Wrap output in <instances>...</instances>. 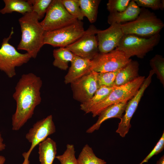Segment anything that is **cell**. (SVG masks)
<instances>
[{
	"mask_svg": "<svg viewBox=\"0 0 164 164\" xmlns=\"http://www.w3.org/2000/svg\"><path fill=\"white\" fill-rule=\"evenodd\" d=\"M150 65L152 70L164 86V58L159 54L155 55L150 60Z\"/></svg>",
	"mask_w": 164,
	"mask_h": 164,
	"instance_id": "cell-25",
	"label": "cell"
},
{
	"mask_svg": "<svg viewBox=\"0 0 164 164\" xmlns=\"http://www.w3.org/2000/svg\"><path fill=\"white\" fill-rule=\"evenodd\" d=\"M66 147L64 153L62 155L56 156V158L59 161L61 164H78L77 159L75 155L74 145L68 144Z\"/></svg>",
	"mask_w": 164,
	"mask_h": 164,
	"instance_id": "cell-28",
	"label": "cell"
},
{
	"mask_svg": "<svg viewBox=\"0 0 164 164\" xmlns=\"http://www.w3.org/2000/svg\"><path fill=\"white\" fill-rule=\"evenodd\" d=\"M98 30L94 25H90L80 38L66 47L75 55L93 60L99 53L95 36Z\"/></svg>",
	"mask_w": 164,
	"mask_h": 164,
	"instance_id": "cell-9",
	"label": "cell"
},
{
	"mask_svg": "<svg viewBox=\"0 0 164 164\" xmlns=\"http://www.w3.org/2000/svg\"><path fill=\"white\" fill-rule=\"evenodd\" d=\"M53 0H29L32 5V12L37 15L39 20L42 19L46 14Z\"/></svg>",
	"mask_w": 164,
	"mask_h": 164,
	"instance_id": "cell-27",
	"label": "cell"
},
{
	"mask_svg": "<svg viewBox=\"0 0 164 164\" xmlns=\"http://www.w3.org/2000/svg\"><path fill=\"white\" fill-rule=\"evenodd\" d=\"M160 39V34L148 38L124 34L115 49L123 52L129 59L135 56L142 59L158 44Z\"/></svg>",
	"mask_w": 164,
	"mask_h": 164,
	"instance_id": "cell-4",
	"label": "cell"
},
{
	"mask_svg": "<svg viewBox=\"0 0 164 164\" xmlns=\"http://www.w3.org/2000/svg\"><path fill=\"white\" fill-rule=\"evenodd\" d=\"M6 148V145L4 142L2 135L0 132V151L4 150Z\"/></svg>",
	"mask_w": 164,
	"mask_h": 164,
	"instance_id": "cell-33",
	"label": "cell"
},
{
	"mask_svg": "<svg viewBox=\"0 0 164 164\" xmlns=\"http://www.w3.org/2000/svg\"><path fill=\"white\" fill-rule=\"evenodd\" d=\"M120 69L112 72H97V80L98 88L101 86L114 87L116 76Z\"/></svg>",
	"mask_w": 164,
	"mask_h": 164,
	"instance_id": "cell-29",
	"label": "cell"
},
{
	"mask_svg": "<svg viewBox=\"0 0 164 164\" xmlns=\"http://www.w3.org/2000/svg\"><path fill=\"white\" fill-rule=\"evenodd\" d=\"M164 148V132H163L162 136L156 145L150 153L139 164H143L144 163L148 162V160L154 155H157L161 152L163 149Z\"/></svg>",
	"mask_w": 164,
	"mask_h": 164,
	"instance_id": "cell-32",
	"label": "cell"
},
{
	"mask_svg": "<svg viewBox=\"0 0 164 164\" xmlns=\"http://www.w3.org/2000/svg\"><path fill=\"white\" fill-rule=\"evenodd\" d=\"M22 155L24 158V161L22 164H29V156L27 155L26 152L22 153Z\"/></svg>",
	"mask_w": 164,
	"mask_h": 164,
	"instance_id": "cell-34",
	"label": "cell"
},
{
	"mask_svg": "<svg viewBox=\"0 0 164 164\" xmlns=\"http://www.w3.org/2000/svg\"><path fill=\"white\" fill-rule=\"evenodd\" d=\"M85 30L81 21L74 23L53 31L45 32L44 44L53 47H66L74 43L84 34Z\"/></svg>",
	"mask_w": 164,
	"mask_h": 164,
	"instance_id": "cell-7",
	"label": "cell"
},
{
	"mask_svg": "<svg viewBox=\"0 0 164 164\" xmlns=\"http://www.w3.org/2000/svg\"><path fill=\"white\" fill-rule=\"evenodd\" d=\"M115 87H100L91 98L86 102L81 104L80 109L86 113H90L91 109L107 97Z\"/></svg>",
	"mask_w": 164,
	"mask_h": 164,
	"instance_id": "cell-22",
	"label": "cell"
},
{
	"mask_svg": "<svg viewBox=\"0 0 164 164\" xmlns=\"http://www.w3.org/2000/svg\"><path fill=\"white\" fill-rule=\"evenodd\" d=\"M56 131L52 115L37 121L26 135V139L31 144L29 150L26 152V154L29 156L35 147Z\"/></svg>",
	"mask_w": 164,
	"mask_h": 164,
	"instance_id": "cell-11",
	"label": "cell"
},
{
	"mask_svg": "<svg viewBox=\"0 0 164 164\" xmlns=\"http://www.w3.org/2000/svg\"><path fill=\"white\" fill-rule=\"evenodd\" d=\"M138 5L143 8H149L154 10L164 8L163 0H134Z\"/></svg>",
	"mask_w": 164,
	"mask_h": 164,
	"instance_id": "cell-31",
	"label": "cell"
},
{
	"mask_svg": "<svg viewBox=\"0 0 164 164\" xmlns=\"http://www.w3.org/2000/svg\"><path fill=\"white\" fill-rule=\"evenodd\" d=\"M120 26L124 34L149 38L159 34L164 23L154 12L143 8L135 20L120 24Z\"/></svg>",
	"mask_w": 164,
	"mask_h": 164,
	"instance_id": "cell-3",
	"label": "cell"
},
{
	"mask_svg": "<svg viewBox=\"0 0 164 164\" xmlns=\"http://www.w3.org/2000/svg\"><path fill=\"white\" fill-rule=\"evenodd\" d=\"M110 25L105 30L99 29L96 34L100 53H107L114 50L124 35L120 24L113 23Z\"/></svg>",
	"mask_w": 164,
	"mask_h": 164,
	"instance_id": "cell-14",
	"label": "cell"
},
{
	"mask_svg": "<svg viewBox=\"0 0 164 164\" xmlns=\"http://www.w3.org/2000/svg\"><path fill=\"white\" fill-rule=\"evenodd\" d=\"M23 15L19 19L22 36L17 49L26 51L31 58H35L44 45L45 31L35 13L32 12Z\"/></svg>",
	"mask_w": 164,
	"mask_h": 164,
	"instance_id": "cell-2",
	"label": "cell"
},
{
	"mask_svg": "<svg viewBox=\"0 0 164 164\" xmlns=\"http://www.w3.org/2000/svg\"><path fill=\"white\" fill-rule=\"evenodd\" d=\"M131 60L116 49L107 53H99L91 60L92 70L98 73L114 71L121 69Z\"/></svg>",
	"mask_w": 164,
	"mask_h": 164,
	"instance_id": "cell-10",
	"label": "cell"
},
{
	"mask_svg": "<svg viewBox=\"0 0 164 164\" xmlns=\"http://www.w3.org/2000/svg\"><path fill=\"white\" fill-rule=\"evenodd\" d=\"M4 7L0 10L3 14L17 12L23 15L32 12V5L28 1L23 0H4Z\"/></svg>",
	"mask_w": 164,
	"mask_h": 164,
	"instance_id": "cell-20",
	"label": "cell"
},
{
	"mask_svg": "<svg viewBox=\"0 0 164 164\" xmlns=\"http://www.w3.org/2000/svg\"><path fill=\"white\" fill-rule=\"evenodd\" d=\"M77 159L78 164H106L104 160L97 157L88 144L83 147Z\"/></svg>",
	"mask_w": 164,
	"mask_h": 164,
	"instance_id": "cell-24",
	"label": "cell"
},
{
	"mask_svg": "<svg viewBox=\"0 0 164 164\" xmlns=\"http://www.w3.org/2000/svg\"><path fill=\"white\" fill-rule=\"evenodd\" d=\"M5 160V158L4 156L0 155V164H4Z\"/></svg>",
	"mask_w": 164,
	"mask_h": 164,
	"instance_id": "cell-36",
	"label": "cell"
},
{
	"mask_svg": "<svg viewBox=\"0 0 164 164\" xmlns=\"http://www.w3.org/2000/svg\"><path fill=\"white\" fill-rule=\"evenodd\" d=\"M156 164H164V156H162L157 161Z\"/></svg>",
	"mask_w": 164,
	"mask_h": 164,
	"instance_id": "cell-35",
	"label": "cell"
},
{
	"mask_svg": "<svg viewBox=\"0 0 164 164\" xmlns=\"http://www.w3.org/2000/svg\"><path fill=\"white\" fill-rule=\"evenodd\" d=\"M64 7L72 16L82 21L84 17L80 6L79 0H61Z\"/></svg>",
	"mask_w": 164,
	"mask_h": 164,
	"instance_id": "cell-26",
	"label": "cell"
},
{
	"mask_svg": "<svg viewBox=\"0 0 164 164\" xmlns=\"http://www.w3.org/2000/svg\"><path fill=\"white\" fill-rule=\"evenodd\" d=\"M76 18L67 11L61 0H53L40 24L45 32L63 27L76 21Z\"/></svg>",
	"mask_w": 164,
	"mask_h": 164,
	"instance_id": "cell-8",
	"label": "cell"
},
{
	"mask_svg": "<svg viewBox=\"0 0 164 164\" xmlns=\"http://www.w3.org/2000/svg\"><path fill=\"white\" fill-rule=\"evenodd\" d=\"M128 101L126 100L112 104L103 110L98 115L99 117L96 122L87 130L86 132L91 133L98 130L101 124L108 119L115 118L121 119Z\"/></svg>",
	"mask_w": 164,
	"mask_h": 164,
	"instance_id": "cell-16",
	"label": "cell"
},
{
	"mask_svg": "<svg viewBox=\"0 0 164 164\" xmlns=\"http://www.w3.org/2000/svg\"><path fill=\"white\" fill-rule=\"evenodd\" d=\"M145 79L144 76H139L127 84L115 87L107 97L91 109L90 113L94 117L111 105L126 100L129 101L137 93Z\"/></svg>",
	"mask_w": 164,
	"mask_h": 164,
	"instance_id": "cell-5",
	"label": "cell"
},
{
	"mask_svg": "<svg viewBox=\"0 0 164 164\" xmlns=\"http://www.w3.org/2000/svg\"><path fill=\"white\" fill-rule=\"evenodd\" d=\"M130 0H109L107 4V8L109 13L122 12L128 5Z\"/></svg>",
	"mask_w": 164,
	"mask_h": 164,
	"instance_id": "cell-30",
	"label": "cell"
},
{
	"mask_svg": "<svg viewBox=\"0 0 164 164\" xmlns=\"http://www.w3.org/2000/svg\"><path fill=\"white\" fill-rule=\"evenodd\" d=\"M13 28L9 36L2 40L0 48V70L4 72L10 78L16 75L15 68L27 63L31 58L27 53H19L9 42L14 33Z\"/></svg>",
	"mask_w": 164,
	"mask_h": 164,
	"instance_id": "cell-6",
	"label": "cell"
},
{
	"mask_svg": "<svg viewBox=\"0 0 164 164\" xmlns=\"http://www.w3.org/2000/svg\"><path fill=\"white\" fill-rule=\"evenodd\" d=\"M53 65L59 69L66 70L68 63L71 62L75 55L66 47H60L54 50Z\"/></svg>",
	"mask_w": 164,
	"mask_h": 164,
	"instance_id": "cell-21",
	"label": "cell"
},
{
	"mask_svg": "<svg viewBox=\"0 0 164 164\" xmlns=\"http://www.w3.org/2000/svg\"><path fill=\"white\" fill-rule=\"evenodd\" d=\"M154 74L153 71L151 70L149 75L145 79L137 93L128 101L125 111V114L121 119L118 128L116 131V132L121 137L125 136L131 127V120L137 108L145 90L151 83L152 77Z\"/></svg>",
	"mask_w": 164,
	"mask_h": 164,
	"instance_id": "cell-12",
	"label": "cell"
},
{
	"mask_svg": "<svg viewBox=\"0 0 164 164\" xmlns=\"http://www.w3.org/2000/svg\"><path fill=\"white\" fill-rule=\"evenodd\" d=\"M71 63V66L64 78L66 84H71L92 71L91 60L75 55Z\"/></svg>",
	"mask_w": 164,
	"mask_h": 164,
	"instance_id": "cell-15",
	"label": "cell"
},
{
	"mask_svg": "<svg viewBox=\"0 0 164 164\" xmlns=\"http://www.w3.org/2000/svg\"><path fill=\"white\" fill-rule=\"evenodd\" d=\"M141 10L134 0L130 2L126 9L120 12L109 13L108 17V22L111 25L113 23L121 24L135 20L138 16Z\"/></svg>",
	"mask_w": 164,
	"mask_h": 164,
	"instance_id": "cell-17",
	"label": "cell"
},
{
	"mask_svg": "<svg viewBox=\"0 0 164 164\" xmlns=\"http://www.w3.org/2000/svg\"><path fill=\"white\" fill-rule=\"evenodd\" d=\"M41 78L32 73L22 74L15 87L13 97L16 108L12 117V129L18 131L32 117L41 101Z\"/></svg>",
	"mask_w": 164,
	"mask_h": 164,
	"instance_id": "cell-1",
	"label": "cell"
},
{
	"mask_svg": "<svg viewBox=\"0 0 164 164\" xmlns=\"http://www.w3.org/2000/svg\"><path fill=\"white\" fill-rule=\"evenodd\" d=\"M97 72L92 71L71 83L73 98L83 103L91 98L98 88Z\"/></svg>",
	"mask_w": 164,
	"mask_h": 164,
	"instance_id": "cell-13",
	"label": "cell"
},
{
	"mask_svg": "<svg viewBox=\"0 0 164 164\" xmlns=\"http://www.w3.org/2000/svg\"><path fill=\"white\" fill-rule=\"evenodd\" d=\"M80 6L84 17L93 23L97 19L98 9L100 0H79Z\"/></svg>",
	"mask_w": 164,
	"mask_h": 164,
	"instance_id": "cell-23",
	"label": "cell"
},
{
	"mask_svg": "<svg viewBox=\"0 0 164 164\" xmlns=\"http://www.w3.org/2000/svg\"><path fill=\"white\" fill-rule=\"evenodd\" d=\"M38 145L40 164H53L57 153L56 142L51 138H47Z\"/></svg>",
	"mask_w": 164,
	"mask_h": 164,
	"instance_id": "cell-19",
	"label": "cell"
},
{
	"mask_svg": "<svg viewBox=\"0 0 164 164\" xmlns=\"http://www.w3.org/2000/svg\"><path fill=\"white\" fill-rule=\"evenodd\" d=\"M139 64L136 61L132 60L121 69L117 74L114 86L118 87L127 84L138 77Z\"/></svg>",
	"mask_w": 164,
	"mask_h": 164,
	"instance_id": "cell-18",
	"label": "cell"
}]
</instances>
